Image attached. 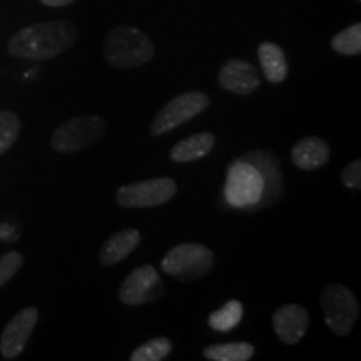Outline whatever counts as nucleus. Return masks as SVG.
<instances>
[{
	"label": "nucleus",
	"mask_w": 361,
	"mask_h": 361,
	"mask_svg": "<svg viewBox=\"0 0 361 361\" xmlns=\"http://www.w3.org/2000/svg\"><path fill=\"white\" fill-rule=\"evenodd\" d=\"M78 34V27L71 22H40L13 34L7 44V51L11 56L27 61H51L69 51Z\"/></svg>",
	"instance_id": "1"
},
{
	"label": "nucleus",
	"mask_w": 361,
	"mask_h": 361,
	"mask_svg": "<svg viewBox=\"0 0 361 361\" xmlns=\"http://www.w3.org/2000/svg\"><path fill=\"white\" fill-rule=\"evenodd\" d=\"M154 44L142 30L119 25L111 29L104 40V57L117 69L141 67L154 57Z\"/></svg>",
	"instance_id": "2"
},
{
	"label": "nucleus",
	"mask_w": 361,
	"mask_h": 361,
	"mask_svg": "<svg viewBox=\"0 0 361 361\" xmlns=\"http://www.w3.org/2000/svg\"><path fill=\"white\" fill-rule=\"evenodd\" d=\"M106 119L97 114L72 117L52 133L51 146L59 154H74L96 144L106 134Z\"/></svg>",
	"instance_id": "3"
},
{
	"label": "nucleus",
	"mask_w": 361,
	"mask_h": 361,
	"mask_svg": "<svg viewBox=\"0 0 361 361\" xmlns=\"http://www.w3.org/2000/svg\"><path fill=\"white\" fill-rule=\"evenodd\" d=\"M214 266V252L200 243L174 246L162 259L161 268L179 281L189 283L206 276Z\"/></svg>",
	"instance_id": "4"
},
{
	"label": "nucleus",
	"mask_w": 361,
	"mask_h": 361,
	"mask_svg": "<svg viewBox=\"0 0 361 361\" xmlns=\"http://www.w3.org/2000/svg\"><path fill=\"white\" fill-rule=\"evenodd\" d=\"M324 323L338 336H348L360 316V305L355 293L345 284H328L319 298Z\"/></svg>",
	"instance_id": "5"
},
{
	"label": "nucleus",
	"mask_w": 361,
	"mask_h": 361,
	"mask_svg": "<svg viewBox=\"0 0 361 361\" xmlns=\"http://www.w3.org/2000/svg\"><path fill=\"white\" fill-rule=\"evenodd\" d=\"M226 200L234 207L256 206L264 194L263 176L255 164L238 159L229 168L224 188Z\"/></svg>",
	"instance_id": "6"
},
{
	"label": "nucleus",
	"mask_w": 361,
	"mask_h": 361,
	"mask_svg": "<svg viewBox=\"0 0 361 361\" xmlns=\"http://www.w3.org/2000/svg\"><path fill=\"white\" fill-rule=\"evenodd\" d=\"M209 97L200 90H191L180 96L171 99L162 109L157 112L151 124L152 135H162L169 130L179 128L180 124H186L188 121L194 119L209 107Z\"/></svg>",
	"instance_id": "7"
},
{
	"label": "nucleus",
	"mask_w": 361,
	"mask_h": 361,
	"mask_svg": "<svg viewBox=\"0 0 361 361\" xmlns=\"http://www.w3.org/2000/svg\"><path fill=\"white\" fill-rule=\"evenodd\" d=\"M178 194V184L171 178H154L126 184L117 189L116 201L123 207H156L169 202Z\"/></svg>",
	"instance_id": "8"
},
{
	"label": "nucleus",
	"mask_w": 361,
	"mask_h": 361,
	"mask_svg": "<svg viewBox=\"0 0 361 361\" xmlns=\"http://www.w3.org/2000/svg\"><path fill=\"white\" fill-rule=\"evenodd\" d=\"M164 295L161 276L154 266L144 264L135 268L119 288L121 303L128 306H141Z\"/></svg>",
	"instance_id": "9"
},
{
	"label": "nucleus",
	"mask_w": 361,
	"mask_h": 361,
	"mask_svg": "<svg viewBox=\"0 0 361 361\" xmlns=\"http://www.w3.org/2000/svg\"><path fill=\"white\" fill-rule=\"evenodd\" d=\"M39 322V310L34 306L20 310L0 336V355L6 360H16L25 350L27 343L32 336L35 324Z\"/></svg>",
	"instance_id": "10"
},
{
	"label": "nucleus",
	"mask_w": 361,
	"mask_h": 361,
	"mask_svg": "<svg viewBox=\"0 0 361 361\" xmlns=\"http://www.w3.org/2000/svg\"><path fill=\"white\" fill-rule=\"evenodd\" d=\"M273 328L284 345L293 346L303 340L310 328V314L303 306L288 303L274 311Z\"/></svg>",
	"instance_id": "11"
},
{
	"label": "nucleus",
	"mask_w": 361,
	"mask_h": 361,
	"mask_svg": "<svg viewBox=\"0 0 361 361\" xmlns=\"http://www.w3.org/2000/svg\"><path fill=\"white\" fill-rule=\"evenodd\" d=\"M218 80L221 87L238 96H250L261 85L259 72L250 62L231 59L221 67Z\"/></svg>",
	"instance_id": "12"
},
{
	"label": "nucleus",
	"mask_w": 361,
	"mask_h": 361,
	"mask_svg": "<svg viewBox=\"0 0 361 361\" xmlns=\"http://www.w3.org/2000/svg\"><path fill=\"white\" fill-rule=\"evenodd\" d=\"M329 157H331V149H329L328 142L323 141L322 137H316V135L300 139L291 149L293 164L303 171L323 168L324 164H328Z\"/></svg>",
	"instance_id": "13"
},
{
	"label": "nucleus",
	"mask_w": 361,
	"mask_h": 361,
	"mask_svg": "<svg viewBox=\"0 0 361 361\" xmlns=\"http://www.w3.org/2000/svg\"><path fill=\"white\" fill-rule=\"evenodd\" d=\"M141 245V233L134 228L123 229L107 238L99 251V261L102 266H114L124 261L135 247Z\"/></svg>",
	"instance_id": "14"
},
{
	"label": "nucleus",
	"mask_w": 361,
	"mask_h": 361,
	"mask_svg": "<svg viewBox=\"0 0 361 361\" xmlns=\"http://www.w3.org/2000/svg\"><path fill=\"white\" fill-rule=\"evenodd\" d=\"M216 144V137L211 133H197L191 137L183 139L178 144H174L171 149V159L178 164H186L206 157L213 151Z\"/></svg>",
	"instance_id": "15"
},
{
	"label": "nucleus",
	"mask_w": 361,
	"mask_h": 361,
	"mask_svg": "<svg viewBox=\"0 0 361 361\" xmlns=\"http://www.w3.org/2000/svg\"><path fill=\"white\" fill-rule=\"evenodd\" d=\"M258 59L264 78L271 84H281L288 78V61L284 51L278 44L263 42L258 47Z\"/></svg>",
	"instance_id": "16"
},
{
	"label": "nucleus",
	"mask_w": 361,
	"mask_h": 361,
	"mask_svg": "<svg viewBox=\"0 0 361 361\" xmlns=\"http://www.w3.org/2000/svg\"><path fill=\"white\" fill-rule=\"evenodd\" d=\"M255 355V346L247 341L211 345L202 350V356L211 361H247Z\"/></svg>",
	"instance_id": "17"
},
{
	"label": "nucleus",
	"mask_w": 361,
	"mask_h": 361,
	"mask_svg": "<svg viewBox=\"0 0 361 361\" xmlns=\"http://www.w3.org/2000/svg\"><path fill=\"white\" fill-rule=\"evenodd\" d=\"M243 313H245L243 305L238 300H231L223 308L211 313L209 318H207V323H209V326L214 331H229V329L238 326L243 318Z\"/></svg>",
	"instance_id": "18"
},
{
	"label": "nucleus",
	"mask_w": 361,
	"mask_h": 361,
	"mask_svg": "<svg viewBox=\"0 0 361 361\" xmlns=\"http://www.w3.org/2000/svg\"><path fill=\"white\" fill-rule=\"evenodd\" d=\"M171 351H173V343L169 338H152L133 351L130 361H162L168 358Z\"/></svg>",
	"instance_id": "19"
},
{
	"label": "nucleus",
	"mask_w": 361,
	"mask_h": 361,
	"mask_svg": "<svg viewBox=\"0 0 361 361\" xmlns=\"http://www.w3.org/2000/svg\"><path fill=\"white\" fill-rule=\"evenodd\" d=\"M333 51L343 56H360L361 52V24H353L338 32L331 39Z\"/></svg>",
	"instance_id": "20"
},
{
	"label": "nucleus",
	"mask_w": 361,
	"mask_h": 361,
	"mask_svg": "<svg viewBox=\"0 0 361 361\" xmlns=\"http://www.w3.org/2000/svg\"><path fill=\"white\" fill-rule=\"evenodd\" d=\"M20 134V119L16 112L0 111V156L6 154Z\"/></svg>",
	"instance_id": "21"
},
{
	"label": "nucleus",
	"mask_w": 361,
	"mask_h": 361,
	"mask_svg": "<svg viewBox=\"0 0 361 361\" xmlns=\"http://www.w3.org/2000/svg\"><path fill=\"white\" fill-rule=\"evenodd\" d=\"M24 263V256L17 251H8L0 256V288L16 276Z\"/></svg>",
	"instance_id": "22"
},
{
	"label": "nucleus",
	"mask_w": 361,
	"mask_h": 361,
	"mask_svg": "<svg viewBox=\"0 0 361 361\" xmlns=\"http://www.w3.org/2000/svg\"><path fill=\"white\" fill-rule=\"evenodd\" d=\"M340 179L346 188L360 191L361 189V161L356 159L353 162H350V164L341 171Z\"/></svg>",
	"instance_id": "23"
},
{
	"label": "nucleus",
	"mask_w": 361,
	"mask_h": 361,
	"mask_svg": "<svg viewBox=\"0 0 361 361\" xmlns=\"http://www.w3.org/2000/svg\"><path fill=\"white\" fill-rule=\"evenodd\" d=\"M40 2L47 7H67L74 4L75 0H40Z\"/></svg>",
	"instance_id": "24"
}]
</instances>
